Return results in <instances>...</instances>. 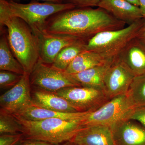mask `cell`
Returning a JSON list of instances; mask_svg holds the SVG:
<instances>
[{"label":"cell","mask_w":145,"mask_h":145,"mask_svg":"<svg viewBox=\"0 0 145 145\" xmlns=\"http://www.w3.org/2000/svg\"><path fill=\"white\" fill-rule=\"evenodd\" d=\"M13 115L22 126L25 138L41 140L57 145L69 142L84 127L82 123L84 118L73 120L52 118L31 121Z\"/></svg>","instance_id":"3957f363"},{"label":"cell","mask_w":145,"mask_h":145,"mask_svg":"<svg viewBox=\"0 0 145 145\" xmlns=\"http://www.w3.org/2000/svg\"><path fill=\"white\" fill-rule=\"evenodd\" d=\"M17 145H57L41 140L24 138Z\"/></svg>","instance_id":"83f0119b"},{"label":"cell","mask_w":145,"mask_h":145,"mask_svg":"<svg viewBox=\"0 0 145 145\" xmlns=\"http://www.w3.org/2000/svg\"><path fill=\"white\" fill-rule=\"evenodd\" d=\"M125 1L129 2L131 3L134 5L140 7V3H139V0H125Z\"/></svg>","instance_id":"1f68e13d"},{"label":"cell","mask_w":145,"mask_h":145,"mask_svg":"<svg viewBox=\"0 0 145 145\" xmlns=\"http://www.w3.org/2000/svg\"><path fill=\"white\" fill-rule=\"evenodd\" d=\"M113 60L109 61L105 64L71 75L82 86L100 89L104 91L105 75Z\"/></svg>","instance_id":"ac0fdd59"},{"label":"cell","mask_w":145,"mask_h":145,"mask_svg":"<svg viewBox=\"0 0 145 145\" xmlns=\"http://www.w3.org/2000/svg\"><path fill=\"white\" fill-rule=\"evenodd\" d=\"M12 1L18 2V1H21V0H12ZM39 1H46V2H47L57 3H63L62 0H39Z\"/></svg>","instance_id":"4dcf8cb0"},{"label":"cell","mask_w":145,"mask_h":145,"mask_svg":"<svg viewBox=\"0 0 145 145\" xmlns=\"http://www.w3.org/2000/svg\"><path fill=\"white\" fill-rule=\"evenodd\" d=\"M127 94L135 108L145 107V75L134 78Z\"/></svg>","instance_id":"7402d4cb"},{"label":"cell","mask_w":145,"mask_h":145,"mask_svg":"<svg viewBox=\"0 0 145 145\" xmlns=\"http://www.w3.org/2000/svg\"><path fill=\"white\" fill-rule=\"evenodd\" d=\"M144 19V23L138 31L136 38L145 45V19Z\"/></svg>","instance_id":"f1b7e54d"},{"label":"cell","mask_w":145,"mask_h":145,"mask_svg":"<svg viewBox=\"0 0 145 145\" xmlns=\"http://www.w3.org/2000/svg\"><path fill=\"white\" fill-rule=\"evenodd\" d=\"M64 145H73L71 144V143L69 142H67Z\"/></svg>","instance_id":"d6a6232c"},{"label":"cell","mask_w":145,"mask_h":145,"mask_svg":"<svg viewBox=\"0 0 145 145\" xmlns=\"http://www.w3.org/2000/svg\"><path fill=\"white\" fill-rule=\"evenodd\" d=\"M55 93L67 100L78 112L95 111L110 100L103 89L82 86L66 88Z\"/></svg>","instance_id":"ba28073f"},{"label":"cell","mask_w":145,"mask_h":145,"mask_svg":"<svg viewBox=\"0 0 145 145\" xmlns=\"http://www.w3.org/2000/svg\"><path fill=\"white\" fill-rule=\"evenodd\" d=\"M134 78L123 66L114 59L104 78V91L108 99L127 94Z\"/></svg>","instance_id":"30bf717a"},{"label":"cell","mask_w":145,"mask_h":145,"mask_svg":"<svg viewBox=\"0 0 145 145\" xmlns=\"http://www.w3.org/2000/svg\"><path fill=\"white\" fill-rule=\"evenodd\" d=\"M90 112H62L53 111L31 105L18 112V115L26 120L41 121L45 119L60 118L67 120L82 119Z\"/></svg>","instance_id":"e0dca14e"},{"label":"cell","mask_w":145,"mask_h":145,"mask_svg":"<svg viewBox=\"0 0 145 145\" xmlns=\"http://www.w3.org/2000/svg\"><path fill=\"white\" fill-rule=\"evenodd\" d=\"M29 78L31 88L53 93L66 88L81 86L71 75L40 60Z\"/></svg>","instance_id":"52a82bcc"},{"label":"cell","mask_w":145,"mask_h":145,"mask_svg":"<svg viewBox=\"0 0 145 145\" xmlns=\"http://www.w3.org/2000/svg\"><path fill=\"white\" fill-rule=\"evenodd\" d=\"M69 142L73 145H114L110 127L101 125L83 127Z\"/></svg>","instance_id":"5bb4252c"},{"label":"cell","mask_w":145,"mask_h":145,"mask_svg":"<svg viewBox=\"0 0 145 145\" xmlns=\"http://www.w3.org/2000/svg\"><path fill=\"white\" fill-rule=\"evenodd\" d=\"M4 1H7L9 2L10 1H11V0H4Z\"/></svg>","instance_id":"836d02e7"},{"label":"cell","mask_w":145,"mask_h":145,"mask_svg":"<svg viewBox=\"0 0 145 145\" xmlns=\"http://www.w3.org/2000/svg\"><path fill=\"white\" fill-rule=\"evenodd\" d=\"M140 8L143 18L145 19V0H139Z\"/></svg>","instance_id":"f546056e"},{"label":"cell","mask_w":145,"mask_h":145,"mask_svg":"<svg viewBox=\"0 0 145 145\" xmlns=\"http://www.w3.org/2000/svg\"><path fill=\"white\" fill-rule=\"evenodd\" d=\"M23 75L15 72L0 71V88L1 89H8L13 87L22 79Z\"/></svg>","instance_id":"cb8c5ba5"},{"label":"cell","mask_w":145,"mask_h":145,"mask_svg":"<svg viewBox=\"0 0 145 145\" xmlns=\"http://www.w3.org/2000/svg\"><path fill=\"white\" fill-rule=\"evenodd\" d=\"M113 59H107L96 52L85 50L76 57L65 71L69 75H73Z\"/></svg>","instance_id":"d6986e66"},{"label":"cell","mask_w":145,"mask_h":145,"mask_svg":"<svg viewBox=\"0 0 145 145\" xmlns=\"http://www.w3.org/2000/svg\"><path fill=\"white\" fill-rule=\"evenodd\" d=\"M0 70L6 71L23 75L25 72L22 66L13 54L3 29H1Z\"/></svg>","instance_id":"ffe728a7"},{"label":"cell","mask_w":145,"mask_h":145,"mask_svg":"<svg viewBox=\"0 0 145 145\" xmlns=\"http://www.w3.org/2000/svg\"><path fill=\"white\" fill-rule=\"evenodd\" d=\"M25 138L23 133L0 135V145H17Z\"/></svg>","instance_id":"d4e9b609"},{"label":"cell","mask_w":145,"mask_h":145,"mask_svg":"<svg viewBox=\"0 0 145 145\" xmlns=\"http://www.w3.org/2000/svg\"><path fill=\"white\" fill-rule=\"evenodd\" d=\"M8 10L12 16L22 19L31 27L36 34L42 31L47 19L61 11L76 8L72 4L51 2H32L20 3L14 1H7Z\"/></svg>","instance_id":"5b68a950"},{"label":"cell","mask_w":145,"mask_h":145,"mask_svg":"<svg viewBox=\"0 0 145 145\" xmlns=\"http://www.w3.org/2000/svg\"><path fill=\"white\" fill-rule=\"evenodd\" d=\"M35 35L39 41V60L48 65L52 64L64 48L83 40L74 36L47 34L42 31Z\"/></svg>","instance_id":"8fae6325"},{"label":"cell","mask_w":145,"mask_h":145,"mask_svg":"<svg viewBox=\"0 0 145 145\" xmlns=\"http://www.w3.org/2000/svg\"><path fill=\"white\" fill-rule=\"evenodd\" d=\"M31 91L29 74L25 73L16 86L0 96L1 108L10 114H17L32 105Z\"/></svg>","instance_id":"9c48e42d"},{"label":"cell","mask_w":145,"mask_h":145,"mask_svg":"<svg viewBox=\"0 0 145 145\" xmlns=\"http://www.w3.org/2000/svg\"><path fill=\"white\" fill-rule=\"evenodd\" d=\"M135 77L145 75V45L135 37L114 58Z\"/></svg>","instance_id":"7c38bea8"},{"label":"cell","mask_w":145,"mask_h":145,"mask_svg":"<svg viewBox=\"0 0 145 145\" xmlns=\"http://www.w3.org/2000/svg\"><path fill=\"white\" fill-rule=\"evenodd\" d=\"M63 3H67L73 5L79 8H86L97 6L101 0H62Z\"/></svg>","instance_id":"484cf974"},{"label":"cell","mask_w":145,"mask_h":145,"mask_svg":"<svg viewBox=\"0 0 145 145\" xmlns=\"http://www.w3.org/2000/svg\"><path fill=\"white\" fill-rule=\"evenodd\" d=\"M87 41L81 40L64 48L58 54L51 65L57 69L65 71L76 57L86 50Z\"/></svg>","instance_id":"44dd1931"},{"label":"cell","mask_w":145,"mask_h":145,"mask_svg":"<svg viewBox=\"0 0 145 145\" xmlns=\"http://www.w3.org/2000/svg\"><path fill=\"white\" fill-rule=\"evenodd\" d=\"M98 7L129 25L143 18L140 7L125 0H101Z\"/></svg>","instance_id":"9a60e30c"},{"label":"cell","mask_w":145,"mask_h":145,"mask_svg":"<svg viewBox=\"0 0 145 145\" xmlns=\"http://www.w3.org/2000/svg\"><path fill=\"white\" fill-rule=\"evenodd\" d=\"M114 145H145V127L127 119L110 127Z\"/></svg>","instance_id":"4fadbf2b"},{"label":"cell","mask_w":145,"mask_h":145,"mask_svg":"<svg viewBox=\"0 0 145 145\" xmlns=\"http://www.w3.org/2000/svg\"><path fill=\"white\" fill-rule=\"evenodd\" d=\"M0 25L7 28L10 49L25 72L29 75L39 60L37 36L24 21L10 14L4 0H0Z\"/></svg>","instance_id":"7a4b0ae2"},{"label":"cell","mask_w":145,"mask_h":145,"mask_svg":"<svg viewBox=\"0 0 145 145\" xmlns=\"http://www.w3.org/2000/svg\"><path fill=\"white\" fill-rule=\"evenodd\" d=\"M32 105L62 112H78L68 101L57 93L31 88Z\"/></svg>","instance_id":"2e32d148"},{"label":"cell","mask_w":145,"mask_h":145,"mask_svg":"<svg viewBox=\"0 0 145 145\" xmlns=\"http://www.w3.org/2000/svg\"><path fill=\"white\" fill-rule=\"evenodd\" d=\"M125 25L99 7L75 8L50 17L42 31L52 35L74 36L87 41L100 32L121 29L125 27Z\"/></svg>","instance_id":"6da1fadb"},{"label":"cell","mask_w":145,"mask_h":145,"mask_svg":"<svg viewBox=\"0 0 145 145\" xmlns=\"http://www.w3.org/2000/svg\"><path fill=\"white\" fill-rule=\"evenodd\" d=\"M144 21L142 18L124 28L96 34L87 41L86 50L96 52L107 59H113L136 37Z\"/></svg>","instance_id":"277c9868"},{"label":"cell","mask_w":145,"mask_h":145,"mask_svg":"<svg viewBox=\"0 0 145 145\" xmlns=\"http://www.w3.org/2000/svg\"><path fill=\"white\" fill-rule=\"evenodd\" d=\"M135 108L127 94L110 99L95 111L89 112L82 120L84 126L101 125L111 127L130 119Z\"/></svg>","instance_id":"8992f818"},{"label":"cell","mask_w":145,"mask_h":145,"mask_svg":"<svg viewBox=\"0 0 145 145\" xmlns=\"http://www.w3.org/2000/svg\"><path fill=\"white\" fill-rule=\"evenodd\" d=\"M130 119L137 121L145 127V107L135 108Z\"/></svg>","instance_id":"4316f807"},{"label":"cell","mask_w":145,"mask_h":145,"mask_svg":"<svg viewBox=\"0 0 145 145\" xmlns=\"http://www.w3.org/2000/svg\"><path fill=\"white\" fill-rule=\"evenodd\" d=\"M23 133L20 124L13 114L2 109L0 110V134Z\"/></svg>","instance_id":"603a6c76"}]
</instances>
